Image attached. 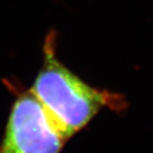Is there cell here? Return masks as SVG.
I'll use <instances>...</instances> for the list:
<instances>
[{
	"instance_id": "obj_1",
	"label": "cell",
	"mask_w": 153,
	"mask_h": 153,
	"mask_svg": "<svg viewBox=\"0 0 153 153\" xmlns=\"http://www.w3.org/2000/svg\"><path fill=\"white\" fill-rule=\"evenodd\" d=\"M54 36L44 47V62L30 91L69 138L112 103V95L91 87L56 59Z\"/></svg>"
},
{
	"instance_id": "obj_2",
	"label": "cell",
	"mask_w": 153,
	"mask_h": 153,
	"mask_svg": "<svg viewBox=\"0 0 153 153\" xmlns=\"http://www.w3.org/2000/svg\"><path fill=\"white\" fill-rule=\"evenodd\" d=\"M67 139L29 89L13 103L0 153H60Z\"/></svg>"
}]
</instances>
